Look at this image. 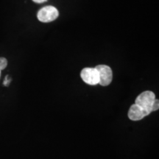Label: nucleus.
<instances>
[{"instance_id": "obj_9", "label": "nucleus", "mask_w": 159, "mask_h": 159, "mask_svg": "<svg viewBox=\"0 0 159 159\" xmlns=\"http://www.w3.org/2000/svg\"><path fill=\"white\" fill-rule=\"evenodd\" d=\"M33 1L36 3H43L44 2H47V0H33Z\"/></svg>"}, {"instance_id": "obj_7", "label": "nucleus", "mask_w": 159, "mask_h": 159, "mask_svg": "<svg viewBox=\"0 0 159 159\" xmlns=\"http://www.w3.org/2000/svg\"><path fill=\"white\" fill-rule=\"evenodd\" d=\"M158 108H159V101L158 99H156L152 105V111H158Z\"/></svg>"}, {"instance_id": "obj_4", "label": "nucleus", "mask_w": 159, "mask_h": 159, "mask_svg": "<svg viewBox=\"0 0 159 159\" xmlns=\"http://www.w3.org/2000/svg\"><path fill=\"white\" fill-rule=\"evenodd\" d=\"M80 77L87 84L91 85L99 84V74L96 68H84L81 71Z\"/></svg>"}, {"instance_id": "obj_3", "label": "nucleus", "mask_w": 159, "mask_h": 159, "mask_svg": "<svg viewBox=\"0 0 159 159\" xmlns=\"http://www.w3.org/2000/svg\"><path fill=\"white\" fill-rule=\"evenodd\" d=\"M95 68L99 74V84L102 86L110 85L113 80V71L111 67L107 65H98Z\"/></svg>"}, {"instance_id": "obj_6", "label": "nucleus", "mask_w": 159, "mask_h": 159, "mask_svg": "<svg viewBox=\"0 0 159 159\" xmlns=\"http://www.w3.org/2000/svg\"><path fill=\"white\" fill-rule=\"evenodd\" d=\"M7 66V61L5 57H0V71L5 69Z\"/></svg>"}, {"instance_id": "obj_5", "label": "nucleus", "mask_w": 159, "mask_h": 159, "mask_svg": "<svg viewBox=\"0 0 159 159\" xmlns=\"http://www.w3.org/2000/svg\"><path fill=\"white\" fill-rule=\"evenodd\" d=\"M128 116L130 120L139 121L144 118L146 115H145L142 108L134 103V105H131L130 109H129Z\"/></svg>"}, {"instance_id": "obj_1", "label": "nucleus", "mask_w": 159, "mask_h": 159, "mask_svg": "<svg viewBox=\"0 0 159 159\" xmlns=\"http://www.w3.org/2000/svg\"><path fill=\"white\" fill-rule=\"evenodd\" d=\"M156 99V95L152 91H145L136 97L135 104L142 108L145 115L148 116L152 113V105Z\"/></svg>"}, {"instance_id": "obj_8", "label": "nucleus", "mask_w": 159, "mask_h": 159, "mask_svg": "<svg viewBox=\"0 0 159 159\" xmlns=\"http://www.w3.org/2000/svg\"><path fill=\"white\" fill-rule=\"evenodd\" d=\"M10 82H11V80L8 78V76H7V77H6V78H5V82H4V85H8Z\"/></svg>"}, {"instance_id": "obj_2", "label": "nucleus", "mask_w": 159, "mask_h": 159, "mask_svg": "<svg viewBox=\"0 0 159 159\" xmlns=\"http://www.w3.org/2000/svg\"><path fill=\"white\" fill-rule=\"evenodd\" d=\"M59 13L56 7L53 6H46L38 12L37 18L40 21L43 23L50 22L58 17Z\"/></svg>"}, {"instance_id": "obj_10", "label": "nucleus", "mask_w": 159, "mask_h": 159, "mask_svg": "<svg viewBox=\"0 0 159 159\" xmlns=\"http://www.w3.org/2000/svg\"><path fill=\"white\" fill-rule=\"evenodd\" d=\"M0 75H1V71H0Z\"/></svg>"}]
</instances>
